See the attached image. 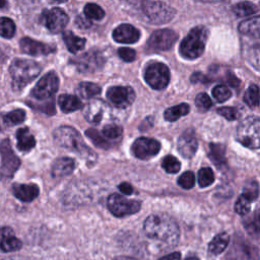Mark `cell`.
Masks as SVG:
<instances>
[{
	"instance_id": "cell-1",
	"label": "cell",
	"mask_w": 260,
	"mask_h": 260,
	"mask_svg": "<svg viewBox=\"0 0 260 260\" xmlns=\"http://www.w3.org/2000/svg\"><path fill=\"white\" fill-rule=\"evenodd\" d=\"M143 231L148 238L166 246L176 245L180 237L176 220L165 213L149 215L143 223Z\"/></svg>"
},
{
	"instance_id": "cell-2",
	"label": "cell",
	"mask_w": 260,
	"mask_h": 260,
	"mask_svg": "<svg viewBox=\"0 0 260 260\" xmlns=\"http://www.w3.org/2000/svg\"><path fill=\"white\" fill-rule=\"evenodd\" d=\"M9 72L12 78V87L20 90L40 74L41 66L29 59H15L9 67Z\"/></svg>"
},
{
	"instance_id": "cell-3",
	"label": "cell",
	"mask_w": 260,
	"mask_h": 260,
	"mask_svg": "<svg viewBox=\"0 0 260 260\" xmlns=\"http://www.w3.org/2000/svg\"><path fill=\"white\" fill-rule=\"evenodd\" d=\"M54 140L59 146L78 152L80 155L82 154L89 157V155L93 154V152L84 143L78 131L73 127L61 126L57 128L54 131Z\"/></svg>"
},
{
	"instance_id": "cell-4",
	"label": "cell",
	"mask_w": 260,
	"mask_h": 260,
	"mask_svg": "<svg viewBox=\"0 0 260 260\" xmlns=\"http://www.w3.org/2000/svg\"><path fill=\"white\" fill-rule=\"evenodd\" d=\"M208 38V29L199 25L191 29L187 37L180 45V53L186 59H196L200 57L204 51Z\"/></svg>"
},
{
	"instance_id": "cell-5",
	"label": "cell",
	"mask_w": 260,
	"mask_h": 260,
	"mask_svg": "<svg viewBox=\"0 0 260 260\" xmlns=\"http://www.w3.org/2000/svg\"><path fill=\"white\" fill-rule=\"evenodd\" d=\"M237 139L244 146L257 149L260 138V120L258 117L250 116L244 119L237 128Z\"/></svg>"
},
{
	"instance_id": "cell-6",
	"label": "cell",
	"mask_w": 260,
	"mask_h": 260,
	"mask_svg": "<svg viewBox=\"0 0 260 260\" xmlns=\"http://www.w3.org/2000/svg\"><path fill=\"white\" fill-rule=\"evenodd\" d=\"M142 9L147 18L153 23H165L173 19L176 11L173 7L160 1H145Z\"/></svg>"
},
{
	"instance_id": "cell-7",
	"label": "cell",
	"mask_w": 260,
	"mask_h": 260,
	"mask_svg": "<svg viewBox=\"0 0 260 260\" xmlns=\"http://www.w3.org/2000/svg\"><path fill=\"white\" fill-rule=\"evenodd\" d=\"M0 155H1V167L0 177L2 179H9L13 177L15 172L20 166L19 158L14 154L10 141L4 139L0 142Z\"/></svg>"
},
{
	"instance_id": "cell-8",
	"label": "cell",
	"mask_w": 260,
	"mask_h": 260,
	"mask_svg": "<svg viewBox=\"0 0 260 260\" xmlns=\"http://www.w3.org/2000/svg\"><path fill=\"white\" fill-rule=\"evenodd\" d=\"M144 79L150 87L157 90L164 89L170 81L169 68L159 62L151 63L145 68Z\"/></svg>"
},
{
	"instance_id": "cell-9",
	"label": "cell",
	"mask_w": 260,
	"mask_h": 260,
	"mask_svg": "<svg viewBox=\"0 0 260 260\" xmlns=\"http://www.w3.org/2000/svg\"><path fill=\"white\" fill-rule=\"evenodd\" d=\"M141 203L139 201L127 199L124 196L119 195L117 193L111 194L108 198L109 210L112 212V214L118 217L134 214L137 211H139Z\"/></svg>"
},
{
	"instance_id": "cell-10",
	"label": "cell",
	"mask_w": 260,
	"mask_h": 260,
	"mask_svg": "<svg viewBox=\"0 0 260 260\" xmlns=\"http://www.w3.org/2000/svg\"><path fill=\"white\" fill-rule=\"evenodd\" d=\"M178 40V35L169 28L157 29L149 37L146 50L148 52H160L171 49Z\"/></svg>"
},
{
	"instance_id": "cell-11",
	"label": "cell",
	"mask_w": 260,
	"mask_h": 260,
	"mask_svg": "<svg viewBox=\"0 0 260 260\" xmlns=\"http://www.w3.org/2000/svg\"><path fill=\"white\" fill-rule=\"evenodd\" d=\"M59 87V78L54 72L44 75L31 90V95L37 100H47L52 98Z\"/></svg>"
},
{
	"instance_id": "cell-12",
	"label": "cell",
	"mask_w": 260,
	"mask_h": 260,
	"mask_svg": "<svg viewBox=\"0 0 260 260\" xmlns=\"http://www.w3.org/2000/svg\"><path fill=\"white\" fill-rule=\"evenodd\" d=\"M105 64L104 55L98 50L88 51L75 60V65L80 72L94 73L103 68Z\"/></svg>"
},
{
	"instance_id": "cell-13",
	"label": "cell",
	"mask_w": 260,
	"mask_h": 260,
	"mask_svg": "<svg viewBox=\"0 0 260 260\" xmlns=\"http://www.w3.org/2000/svg\"><path fill=\"white\" fill-rule=\"evenodd\" d=\"M83 116L87 122L93 125L100 124L110 113V108L102 100H92L86 104L82 110Z\"/></svg>"
},
{
	"instance_id": "cell-14",
	"label": "cell",
	"mask_w": 260,
	"mask_h": 260,
	"mask_svg": "<svg viewBox=\"0 0 260 260\" xmlns=\"http://www.w3.org/2000/svg\"><path fill=\"white\" fill-rule=\"evenodd\" d=\"M160 149L157 140L147 137H139L132 144L133 154L140 159H147L154 156Z\"/></svg>"
},
{
	"instance_id": "cell-15",
	"label": "cell",
	"mask_w": 260,
	"mask_h": 260,
	"mask_svg": "<svg viewBox=\"0 0 260 260\" xmlns=\"http://www.w3.org/2000/svg\"><path fill=\"white\" fill-rule=\"evenodd\" d=\"M43 19L46 27L54 34L62 31L69 21L68 15L65 13V11L57 7L45 11L43 14Z\"/></svg>"
},
{
	"instance_id": "cell-16",
	"label": "cell",
	"mask_w": 260,
	"mask_h": 260,
	"mask_svg": "<svg viewBox=\"0 0 260 260\" xmlns=\"http://www.w3.org/2000/svg\"><path fill=\"white\" fill-rule=\"evenodd\" d=\"M107 98L118 108H126L135 100V92L128 86H112L107 91Z\"/></svg>"
},
{
	"instance_id": "cell-17",
	"label": "cell",
	"mask_w": 260,
	"mask_h": 260,
	"mask_svg": "<svg viewBox=\"0 0 260 260\" xmlns=\"http://www.w3.org/2000/svg\"><path fill=\"white\" fill-rule=\"evenodd\" d=\"M226 260H258V250L245 241L234 242Z\"/></svg>"
},
{
	"instance_id": "cell-18",
	"label": "cell",
	"mask_w": 260,
	"mask_h": 260,
	"mask_svg": "<svg viewBox=\"0 0 260 260\" xmlns=\"http://www.w3.org/2000/svg\"><path fill=\"white\" fill-rule=\"evenodd\" d=\"M198 147L196 134L193 130L188 129L184 131L178 140V150L184 157H192Z\"/></svg>"
},
{
	"instance_id": "cell-19",
	"label": "cell",
	"mask_w": 260,
	"mask_h": 260,
	"mask_svg": "<svg viewBox=\"0 0 260 260\" xmlns=\"http://www.w3.org/2000/svg\"><path fill=\"white\" fill-rule=\"evenodd\" d=\"M20 49L23 53L31 56L48 55L55 52V48L42 42H38L30 38H22L19 42Z\"/></svg>"
},
{
	"instance_id": "cell-20",
	"label": "cell",
	"mask_w": 260,
	"mask_h": 260,
	"mask_svg": "<svg viewBox=\"0 0 260 260\" xmlns=\"http://www.w3.org/2000/svg\"><path fill=\"white\" fill-rule=\"evenodd\" d=\"M113 38L118 43L133 44L139 40L140 32L133 25L124 23V24H120L114 29Z\"/></svg>"
},
{
	"instance_id": "cell-21",
	"label": "cell",
	"mask_w": 260,
	"mask_h": 260,
	"mask_svg": "<svg viewBox=\"0 0 260 260\" xmlns=\"http://www.w3.org/2000/svg\"><path fill=\"white\" fill-rule=\"evenodd\" d=\"M22 244L20 240H18L14 234L13 231L8 228L4 226L0 229V248L4 252H13L17 251L21 248Z\"/></svg>"
},
{
	"instance_id": "cell-22",
	"label": "cell",
	"mask_w": 260,
	"mask_h": 260,
	"mask_svg": "<svg viewBox=\"0 0 260 260\" xmlns=\"http://www.w3.org/2000/svg\"><path fill=\"white\" fill-rule=\"evenodd\" d=\"M12 192L17 199L30 202L38 197L40 190L36 184H13Z\"/></svg>"
},
{
	"instance_id": "cell-23",
	"label": "cell",
	"mask_w": 260,
	"mask_h": 260,
	"mask_svg": "<svg viewBox=\"0 0 260 260\" xmlns=\"http://www.w3.org/2000/svg\"><path fill=\"white\" fill-rule=\"evenodd\" d=\"M74 170V160L70 157H59L52 166V175L54 178H62L70 175Z\"/></svg>"
},
{
	"instance_id": "cell-24",
	"label": "cell",
	"mask_w": 260,
	"mask_h": 260,
	"mask_svg": "<svg viewBox=\"0 0 260 260\" xmlns=\"http://www.w3.org/2000/svg\"><path fill=\"white\" fill-rule=\"evenodd\" d=\"M17 147L21 151H29L36 145V139L28 128H20L16 132Z\"/></svg>"
},
{
	"instance_id": "cell-25",
	"label": "cell",
	"mask_w": 260,
	"mask_h": 260,
	"mask_svg": "<svg viewBox=\"0 0 260 260\" xmlns=\"http://www.w3.org/2000/svg\"><path fill=\"white\" fill-rule=\"evenodd\" d=\"M260 18L258 16H254L242 21L239 25V30L241 34L249 37L259 38L260 32Z\"/></svg>"
},
{
	"instance_id": "cell-26",
	"label": "cell",
	"mask_w": 260,
	"mask_h": 260,
	"mask_svg": "<svg viewBox=\"0 0 260 260\" xmlns=\"http://www.w3.org/2000/svg\"><path fill=\"white\" fill-rule=\"evenodd\" d=\"M58 104L60 106V109L64 113H70V112L77 111L82 106L80 100L71 94H61L58 99Z\"/></svg>"
},
{
	"instance_id": "cell-27",
	"label": "cell",
	"mask_w": 260,
	"mask_h": 260,
	"mask_svg": "<svg viewBox=\"0 0 260 260\" xmlns=\"http://www.w3.org/2000/svg\"><path fill=\"white\" fill-rule=\"evenodd\" d=\"M208 156L213 161V164L215 166L220 167V166L224 165L226 162L224 145L220 144V143H210Z\"/></svg>"
},
{
	"instance_id": "cell-28",
	"label": "cell",
	"mask_w": 260,
	"mask_h": 260,
	"mask_svg": "<svg viewBox=\"0 0 260 260\" xmlns=\"http://www.w3.org/2000/svg\"><path fill=\"white\" fill-rule=\"evenodd\" d=\"M229 241H230L229 235L226 233H220L211 240V242L208 245V251L213 255L220 254L226 248Z\"/></svg>"
},
{
	"instance_id": "cell-29",
	"label": "cell",
	"mask_w": 260,
	"mask_h": 260,
	"mask_svg": "<svg viewBox=\"0 0 260 260\" xmlns=\"http://www.w3.org/2000/svg\"><path fill=\"white\" fill-rule=\"evenodd\" d=\"M63 39L65 42V45L67 47V49L71 52V53H76L79 50H81L84 45H85V39L83 38H79L77 36H75L73 32H71L70 30L65 31L63 35Z\"/></svg>"
},
{
	"instance_id": "cell-30",
	"label": "cell",
	"mask_w": 260,
	"mask_h": 260,
	"mask_svg": "<svg viewBox=\"0 0 260 260\" xmlns=\"http://www.w3.org/2000/svg\"><path fill=\"white\" fill-rule=\"evenodd\" d=\"M190 112V106L188 104H180L169 108L165 112V119L170 122H174L179 118L186 116Z\"/></svg>"
},
{
	"instance_id": "cell-31",
	"label": "cell",
	"mask_w": 260,
	"mask_h": 260,
	"mask_svg": "<svg viewBox=\"0 0 260 260\" xmlns=\"http://www.w3.org/2000/svg\"><path fill=\"white\" fill-rule=\"evenodd\" d=\"M77 93L83 99H91L101 93V87L92 82H81L77 87Z\"/></svg>"
},
{
	"instance_id": "cell-32",
	"label": "cell",
	"mask_w": 260,
	"mask_h": 260,
	"mask_svg": "<svg viewBox=\"0 0 260 260\" xmlns=\"http://www.w3.org/2000/svg\"><path fill=\"white\" fill-rule=\"evenodd\" d=\"M257 11L258 8L251 2H240L233 6V12L239 17L253 15Z\"/></svg>"
},
{
	"instance_id": "cell-33",
	"label": "cell",
	"mask_w": 260,
	"mask_h": 260,
	"mask_svg": "<svg viewBox=\"0 0 260 260\" xmlns=\"http://www.w3.org/2000/svg\"><path fill=\"white\" fill-rule=\"evenodd\" d=\"M3 120L6 125L8 126H13L22 123L25 120V112L22 109H16L13 110L9 113H7L4 117Z\"/></svg>"
},
{
	"instance_id": "cell-34",
	"label": "cell",
	"mask_w": 260,
	"mask_h": 260,
	"mask_svg": "<svg viewBox=\"0 0 260 260\" xmlns=\"http://www.w3.org/2000/svg\"><path fill=\"white\" fill-rule=\"evenodd\" d=\"M245 103L251 107L256 108L259 104V89L256 84H251L244 95Z\"/></svg>"
},
{
	"instance_id": "cell-35",
	"label": "cell",
	"mask_w": 260,
	"mask_h": 260,
	"mask_svg": "<svg viewBox=\"0 0 260 260\" xmlns=\"http://www.w3.org/2000/svg\"><path fill=\"white\" fill-rule=\"evenodd\" d=\"M15 34V24L8 17H0V36L10 39Z\"/></svg>"
},
{
	"instance_id": "cell-36",
	"label": "cell",
	"mask_w": 260,
	"mask_h": 260,
	"mask_svg": "<svg viewBox=\"0 0 260 260\" xmlns=\"http://www.w3.org/2000/svg\"><path fill=\"white\" fill-rule=\"evenodd\" d=\"M84 14L88 19L100 20L105 16V11L103 8L94 3H88L84 7Z\"/></svg>"
},
{
	"instance_id": "cell-37",
	"label": "cell",
	"mask_w": 260,
	"mask_h": 260,
	"mask_svg": "<svg viewBox=\"0 0 260 260\" xmlns=\"http://www.w3.org/2000/svg\"><path fill=\"white\" fill-rule=\"evenodd\" d=\"M161 167L165 169L167 173L170 174H176L181 169L180 161L173 155H167L164 157L161 161Z\"/></svg>"
},
{
	"instance_id": "cell-38",
	"label": "cell",
	"mask_w": 260,
	"mask_h": 260,
	"mask_svg": "<svg viewBox=\"0 0 260 260\" xmlns=\"http://www.w3.org/2000/svg\"><path fill=\"white\" fill-rule=\"evenodd\" d=\"M214 181V174L210 168H202L198 172V183L200 187L205 188Z\"/></svg>"
},
{
	"instance_id": "cell-39",
	"label": "cell",
	"mask_w": 260,
	"mask_h": 260,
	"mask_svg": "<svg viewBox=\"0 0 260 260\" xmlns=\"http://www.w3.org/2000/svg\"><path fill=\"white\" fill-rule=\"evenodd\" d=\"M85 134L88 138H90L92 143L95 144L96 146L102 147V148H109L110 147L109 141L104 136H102L95 129H87L85 131Z\"/></svg>"
},
{
	"instance_id": "cell-40",
	"label": "cell",
	"mask_w": 260,
	"mask_h": 260,
	"mask_svg": "<svg viewBox=\"0 0 260 260\" xmlns=\"http://www.w3.org/2000/svg\"><path fill=\"white\" fill-rule=\"evenodd\" d=\"M212 95L213 98L219 102V103H223L225 101H228L231 95H232V91L231 89L225 86V85H216L213 89H212Z\"/></svg>"
},
{
	"instance_id": "cell-41",
	"label": "cell",
	"mask_w": 260,
	"mask_h": 260,
	"mask_svg": "<svg viewBox=\"0 0 260 260\" xmlns=\"http://www.w3.org/2000/svg\"><path fill=\"white\" fill-rule=\"evenodd\" d=\"M250 208H251V200L242 194L238 198L235 204V211L240 215H245L250 211Z\"/></svg>"
},
{
	"instance_id": "cell-42",
	"label": "cell",
	"mask_w": 260,
	"mask_h": 260,
	"mask_svg": "<svg viewBox=\"0 0 260 260\" xmlns=\"http://www.w3.org/2000/svg\"><path fill=\"white\" fill-rule=\"evenodd\" d=\"M122 128L116 124H108L103 128V135L108 139H116L122 135Z\"/></svg>"
},
{
	"instance_id": "cell-43",
	"label": "cell",
	"mask_w": 260,
	"mask_h": 260,
	"mask_svg": "<svg viewBox=\"0 0 260 260\" xmlns=\"http://www.w3.org/2000/svg\"><path fill=\"white\" fill-rule=\"evenodd\" d=\"M243 195L248 197L251 201L258 197V184L256 181H249L243 188Z\"/></svg>"
},
{
	"instance_id": "cell-44",
	"label": "cell",
	"mask_w": 260,
	"mask_h": 260,
	"mask_svg": "<svg viewBox=\"0 0 260 260\" xmlns=\"http://www.w3.org/2000/svg\"><path fill=\"white\" fill-rule=\"evenodd\" d=\"M178 184L183 188V189H191L194 184H195V176L192 172H185L183 173L179 179H178Z\"/></svg>"
},
{
	"instance_id": "cell-45",
	"label": "cell",
	"mask_w": 260,
	"mask_h": 260,
	"mask_svg": "<svg viewBox=\"0 0 260 260\" xmlns=\"http://www.w3.org/2000/svg\"><path fill=\"white\" fill-rule=\"evenodd\" d=\"M195 105L199 110L206 111L212 106V102H211V99L206 93L201 92L197 94V96L195 98Z\"/></svg>"
},
{
	"instance_id": "cell-46",
	"label": "cell",
	"mask_w": 260,
	"mask_h": 260,
	"mask_svg": "<svg viewBox=\"0 0 260 260\" xmlns=\"http://www.w3.org/2000/svg\"><path fill=\"white\" fill-rule=\"evenodd\" d=\"M217 113L220 116L224 117L229 121H233V120H236L238 118V112L233 107H222V108H219L217 110Z\"/></svg>"
},
{
	"instance_id": "cell-47",
	"label": "cell",
	"mask_w": 260,
	"mask_h": 260,
	"mask_svg": "<svg viewBox=\"0 0 260 260\" xmlns=\"http://www.w3.org/2000/svg\"><path fill=\"white\" fill-rule=\"evenodd\" d=\"M118 54L120 58L126 62H132L136 57L135 51L130 48H120L118 50Z\"/></svg>"
},
{
	"instance_id": "cell-48",
	"label": "cell",
	"mask_w": 260,
	"mask_h": 260,
	"mask_svg": "<svg viewBox=\"0 0 260 260\" xmlns=\"http://www.w3.org/2000/svg\"><path fill=\"white\" fill-rule=\"evenodd\" d=\"M191 81H192L193 83H197V82L207 83V82H209V79H208L205 75H203L202 73L196 72V73H194V74L191 76Z\"/></svg>"
},
{
	"instance_id": "cell-49",
	"label": "cell",
	"mask_w": 260,
	"mask_h": 260,
	"mask_svg": "<svg viewBox=\"0 0 260 260\" xmlns=\"http://www.w3.org/2000/svg\"><path fill=\"white\" fill-rule=\"evenodd\" d=\"M119 190L123 193V194H126V195H130L132 192H133V187L127 183V182H124V183H121L119 185Z\"/></svg>"
},
{
	"instance_id": "cell-50",
	"label": "cell",
	"mask_w": 260,
	"mask_h": 260,
	"mask_svg": "<svg viewBox=\"0 0 260 260\" xmlns=\"http://www.w3.org/2000/svg\"><path fill=\"white\" fill-rule=\"evenodd\" d=\"M159 260H181V254L179 252H174L165 257H161Z\"/></svg>"
},
{
	"instance_id": "cell-51",
	"label": "cell",
	"mask_w": 260,
	"mask_h": 260,
	"mask_svg": "<svg viewBox=\"0 0 260 260\" xmlns=\"http://www.w3.org/2000/svg\"><path fill=\"white\" fill-rule=\"evenodd\" d=\"M114 260H136V259H134V258H130V257H123V256H121V257H117V258H115Z\"/></svg>"
},
{
	"instance_id": "cell-52",
	"label": "cell",
	"mask_w": 260,
	"mask_h": 260,
	"mask_svg": "<svg viewBox=\"0 0 260 260\" xmlns=\"http://www.w3.org/2000/svg\"><path fill=\"white\" fill-rule=\"evenodd\" d=\"M6 5V2L5 1H0V8L4 7Z\"/></svg>"
},
{
	"instance_id": "cell-53",
	"label": "cell",
	"mask_w": 260,
	"mask_h": 260,
	"mask_svg": "<svg viewBox=\"0 0 260 260\" xmlns=\"http://www.w3.org/2000/svg\"><path fill=\"white\" fill-rule=\"evenodd\" d=\"M186 260H198L196 257H190V258H188V259H186Z\"/></svg>"
}]
</instances>
